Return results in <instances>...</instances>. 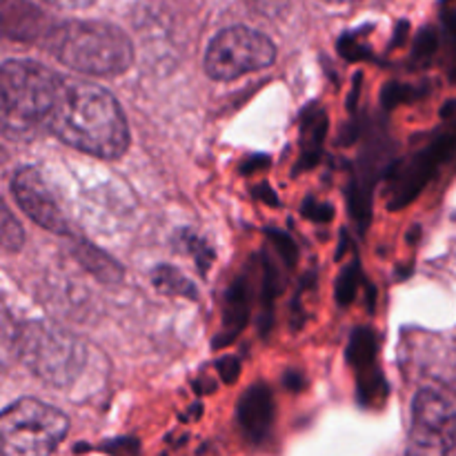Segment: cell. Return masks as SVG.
<instances>
[{
	"mask_svg": "<svg viewBox=\"0 0 456 456\" xmlns=\"http://www.w3.org/2000/svg\"><path fill=\"white\" fill-rule=\"evenodd\" d=\"M154 285L167 294H178V297L196 298L194 285H191L185 276L178 274L176 270H169V267H159V270L154 272Z\"/></svg>",
	"mask_w": 456,
	"mask_h": 456,
	"instance_id": "obj_10",
	"label": "cell"
},
{
	"mask_svg": "<svg viewBox=\"0 0 456 456\" xmlns=\"http://www.w3.org/2000/svg\"><path fill=\"white\" fill-rule=\"evenodd\" d=\"M69 430L61 410L38 399H18L0 414V436L7 454L43 456L53 452Z\"/></svg>",
	"mask_w": 456,
	"mask_h": 456,
	"instance_id": "obj_5",
	"label": "cell"
},
{
	"mask_svg": "<svg viewBox=\"0 0 456 456\" xmlns=\"http://www.w3.org/2000/svg\"><path fill=\"white\" fill-rule=\"evenodd\" d=\"M52 53L69 69L96 78L120 76L132 67L134 47L123 29L102 20H71L52 36Z\"/></svg>",
	"mask_w": 456,
	"mask_h": 456,
	"instance_id": "obj_2",
	"label": "cell"
},
{
	"mask_svg": "<svg viewBox=\"0 0 456 456\" xmlns=\"http://www.w3.org/2000/svg\"><path fill=\"white\" fill-rule=\"evenodd\" d=\"M47 127L74 150L118 159L129 147V127L118 101L101 85L61 78Z\"/></svg>",
	"mask_w": 456,
	"mask_h": 456,
	"instance_id": "obj_1",
	"label": "cell"
},
{
	"mask_svg": "<svg viewBox=\"0 0 456 456\" xmlns=\"http://www.w3.org/2000/svg\"><path fill=\"white\" fill-rule=\"evenodd\" d=\"M22 240H25V234H22L20 223L13 218V214L9 212V208L3 209V248L4 252H18L22 248Z\"/></svg>",
	"mask_w": 456,
	"mask_h": 456,
	"instance_id": "obj_11",
	"label": "cell"
},
{
	"mask_svg": "<svg viewBox=\"0 0 456 456\" xmlns=\"http://www.w3.org/2000/svg\"><path fill=\"white\" fill-rule=\"evenodd\" d=\"M249 3L263 16H279V13H283L288 9L289 0H249Z\"/></svg>",
	"mask_w": 456,
	"mask_h": 456,
	"instance_id": "obj_12",
	"label": "cell"
},
{
	"mask_svg": "<svg viewBox=\"0 0 456 456\" xmlns=\"http://www.w3.org/2000/svg\"><path fill=\"white\" fill-rule=\"evenodd\" d=\"M12 194L22 212L40 227L53 232V234H69L71 232L69 221L58 205L56 196L52 194L43 174L36 167H22L13 174Z\"/></svg>",
	"mask_w": 456,
	"mask_h": 456,
	"instance_id": "obj_8",
	"label": "cell"
},
{
	"mask_svg": "<svg viewBox=\"0 0 456 456\" xmlns=\"http://www.w3.org/2000/svg\"><path fill=\"white\" fill-rule=\"evenodd\" d=\"M276 47L265 34L249 27H230L209 43L205 69L214 80H236L270 67Z\"/></svg>",
	"mask_w": 456,
	"mask_h": 456,
	"instance_id": "obj_6",
	"label": "cell"
},
{
	"mask_svg": "<svg viewBox=\"0 0 456 456\" xmlns=\"http://www.w3.org/2000/svg\"><path fill=\"white\" fill-rule=\"evenodd\" d=\"M456 445V403L441 387H423L414 396L410 423V452L450 454Z\"/></svg>",
	"mask_w": 456,
	"mask_h": 456,
	"instance_id": "obj_7",
	"label": "cell"
},
{
	"mask_svg": "<svg viewBox=\"0 0 456 456\" xmlns=\"http://www.w3.org/2000/svg\"><path fill=\"white\" fill-rule=\"evenodd\" d=\"M45 3L53 4L58 9H85L94 4V0H45Z\"/></svg>",
	"mask_w": 456,
	"mask_h": 456,
	"instance_id": "obj_13",
	"label": "cell"
},
{
	"mask_svg": "<svg viewBox=\"0 0 456 456\" xmlns=\"http://www.w3.org/2000/svg\"><path fill=\"white\" fill-rule=\"evenodd\" d=\"M76 256H78V261L101 281H110V283H114V281H118L120 276H123V270H120L118 263H114L110 256L98 252V249L92 248V245H80V248L76 249Z\"/></svg>",
	"mask_w": 456,
	"mask_h": 456,
	"instance_id": "obj_9",
	"label": "cell"
},
{
	"mask_svg": "<svg viewBox=\"0 0 456 456\" xmlns=\"http://www.w3.org/2000/svg\"><path fill=\"white\" fill-rule=\"evenodd\" d=\"M325 3H332V4H354V3H361V0H325Z\"/></svg>",
	"mask_w": 456,
	"mask_h": 456,
	"instance_id": "obj_14",
	"label": "cell"
},
{
	"mask_svg": "<svg viewBox=\"0 0 456 456\" xmlns=\"http://www.w3.org/2000/svg\"><path fill=\"white\" fill-rule=\"evenodd\" d=\"M16 352L31 374L47 386H71L87 363V347L67 330L45 321L22 325L16 334Z\"/></svg>",
	"mask_w": 456,
	"mask_h": 456,
	"instance_id": "obj_4",
	"label": "cell"
},
{
	"mask_svg": "<svg viewBox=\"0 0 456 456\" xmlns=\"http://www.w3.org/2000/svg\"><path fill=\"white\" fill-rule=\"evenodd\" d=\"M61 76L34 61H7L0 71L3 129L18 138L47 127Z\"/></svg>",
	"mask_w": 456,
	"mask_h": 456,
	"instance_id": "obj_3",
	"label": "cell"
}]
</instances>
